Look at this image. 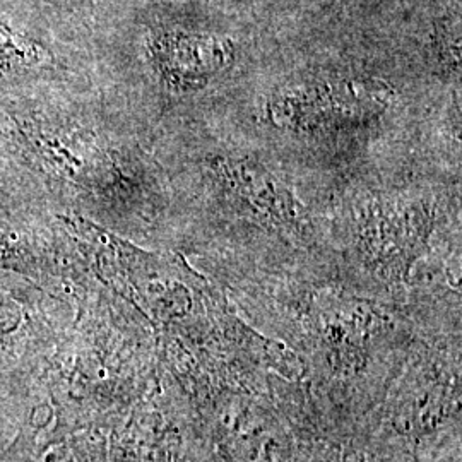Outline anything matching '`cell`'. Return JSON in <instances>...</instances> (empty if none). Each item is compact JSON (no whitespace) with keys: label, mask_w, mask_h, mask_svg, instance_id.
I'll return each instance as SVG.
<instances>
[{"label":"cell","mask_w":462,"mask_h":462,"mask_svg":"<svg viewBox=\"0 0 462 462\" xmlns=\"http://www.w3.org/2000/svg\"><path fill=\"white\" fill-rule=\"evenodd\" d=\"M393 99L394 89L375 78H332L282 86L265 98L263 116L282 133H337L370 125Z\"/></svg>","instance_id":"cell-1"},{"label":"cell","mask_w":462,"mask_h":462,"mask_svg":"<svg viewBox=\"0 0 462 462\" xmlns=\"http://www.w3.org/2000/svg\"><path fill=\"white\" fill-rule=\"evenodd\" d=\"M211 179L240 211L281 230H303L307 211L295 192L257 158L221 154L209 162Z\"/></svg>","instance_id":"cell-2"},{"label":"cell","mask_w":462,"mask_h":462,"mask_svg":"<svg viewBox=\"0 0 462 462\" xmlns=\"http://www.w3.org/2000/svg\"><path fill=\"white\" fill-rule=\"evenodd\" d=\"M365 250L383 264L406 265L423 248L435 223L429 199L382 196L364 199L355 209Z\"/></svg>","instance_id":"cell-3"},{"label":"cell","mask_w":462,"mask_h":462,"mask_svg":"<svg viewBox=\"0 0 462 462\" xmlns=\"http://www.w3.org/2000/svg\"><path fill=\"white\" fill-rule=\"evenodd\" d=\"M151 55L163 83L175 93H198L236 62V45L221 34L163 28L151 38Z\"/></svg>","instance_id":"cell-4"},{"label":"cell","mask_w":462,"mask_h":462,"mask_svg":"<svg viewBox=\"0 0 462 462\" xmlns=\"http://www.w3.org/2000/svg\"><path fill=\"white\" fill-rule=\"evenodd\" d=\"M33 49L17 38L4 23H0V62L24 60L32 57Z\"/></svg>","instance_id":"cell-5"}]
</instances>
